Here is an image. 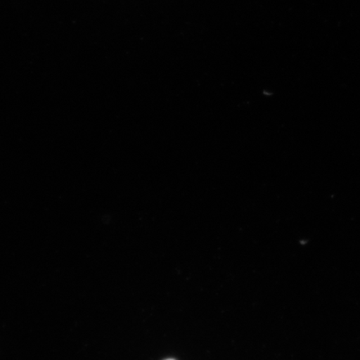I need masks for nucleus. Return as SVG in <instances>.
I'll return each instance as SVG.
<instances>
[{
  "mask_svg": "<svg viewBox=\"0 0 360 360\" xmlns=\"http://www.w3.org/2000/svg\"><path fill=\"white\" fill-rule=\"evenodd\" d=\"M169 360H172V359H169Z\"/></svg>",
  "mask_w": 360,
  "mask_h": 360,
  "instance_id": "1",
  "label": "nucleus"
}]
</instances>
